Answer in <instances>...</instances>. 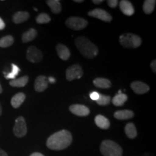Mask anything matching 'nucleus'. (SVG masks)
I'll return each mask as SVG.
<instances>
[{
  "label": "nucleus",
  "instance_id": "1",
  "mask_svg": "<svg viewBox=\"0 0 156 156\" xmlns=\"http://www.w3.org/2000/svg\"><path fill=\"white\" fill-rule=\"evenodd\" d=\"M73 136L70 132L62 129L51 134L48 138L46 146L52 151H63L71 145Z\"/></svg>",
  "mask_w": 156,
  "mask_h": 156
},
{
  "label": "nucleus",
  "instance_id": "2",
  "mask_svg": "<svg viewBox=\"0 0 156 156\" xmlns=\"http://www.w3.org/2000/svg\"><path fill=\"white\" fill-rule=\"evenodd\" d=\"M75 44L82 55L87 58H95L98 53L97 46L85 36H78L76 38Z\"/></svg>",
  "mask_w": 156,
  "mask_h": 156
},
{
  "label": "nucleus",
  "instance_id": "3",
  "mask_svg": "<svg viewBox=\"0 0 156 156\" xmlns=\"http://www.w3.org/2000/svg\"><path fill=\"white\" fill-rule=\"evenodd\" d=\"M100 151L103 156H122L121 146L112 140H103L100 146Z\"/></svg>",
  "mask_w": 156,
  "mask_h": 156
},
{
  "label": "nucleus",
  "instance_id": "4",
  "mask_svg": "<svg viewBox=\"0 0 156 156\" xmlns=\"http://www.w3.org/2000/svg\"><path fill=\"white\" fill-rule=\"evenodd\" d=\"M119 43L123 47L126 48H136L142 44V39L137 35L133 34H125L121 35Z\"/></svg>",
  "mask_w": 156,
  "mask_h": 156
},
{
  "label": "nucleus",
  "instance_id": "5",
  "mask_svg": "<svg viewBox=\"0 0 156 156\" xmlns=\"http://www.w3.org/2000/svg\"><path fill=\"white\" fill-rule=\"evenodd\" d=\"M68 28L74 30H80L87 27L88 22L85 19L80 17H69L65 21Z\"/></svg>",
  "mask_w": 156,
  "mask_h": 156
},
{
  "label": "nucleus",
  "instance_id": "6",
  "mask_svg": "<svg viewBox=\"0 0 156 156\" xmlns=\"http://www.w3.org/2000/svg\"><path fill=\"white\" fill-rule=\"evenodd\" d=\"M13 133L17 137H23L27 134V126L25 119L23 116L17 117L15 122Z\"/></svg>",
  "mask_w": 156,
  "mask_h": 156
},
{
  "label": "nucleus",
  "instance_id": "7",
  "mask_svg": "<svg viewBox=\"0 0 156 156\" xmlns=\"http://www.w3.org/2000/svg\"><path fill=\"white\" fill-rule=\"evenodd\" d=\"M83 75V68L78 64H73L66 70V78L68 81H73L75 79H80Z\"/></svg>",
  "mask_w": 156,
  "mask_h": 156
},
{
  "label": "nucleus",
  "instance_id": "8",
  "mask_svg": "<svg viewBox=\"0 0 156 156\" xmlns=\"http://www.w3.org/2000/svg\"><path fill=\"white\" fill-rule=\"evenodd\" d=\"M26 57L32 63H38L43 60V54L36 46H30L27 50Z\"/></svg>",
  "mask_w": 156,
  "mask_h": 156
},
{
  "label": "nucleus",
  "instance_id": "9",
  "mask_svg": "<svg viewBox=\"0 0 156 156\" xmlns=\"http://www.w3.org/2000/svg\"><path fill=\"white\" fill-rule=\"evenodd\" d=\"M87 15L90 17H95V18L104 21V22L110 23L112 20V16L107 12L104 9L101 8H96L93 9V10L88 12Z\"/></svg>",
  "mask_w": 156,
  "mask_h": 156
},
{
  "label": "nucleus",
  "instance_id": "10",
  "mask_svg": "<svg viewBox=\"0 0 156 156\" xmlns=\"http://www.w3.org/2000/svg\"><path fill=\"white\" fill-rule=\"evenodd\" d=\"M70 112L78 116H86L90 114V109L81 104H74L69 106Z\"/></svg>",
  "mask_w": 156,
  "mask_h": 156
},
{
  "label": "nucleus",
  "instance_id": "11",
  "mask_svg": "<svg viewBox=\"0 0 156 156\" xmlns=\"http://www.w3.org/2000/svg\"><path fill=\"white\" fill-rule=\"evenodd\" d=\"M131 87L132 90L134 91L136 94L142 95L145 94L150 90V87L147 84L142 83L141 81H134L131 84Z\"/></svg>",
  "mask_w": 156,
  "mask_h": 156
},
{
  "label": "nucleus",
  "instance_id": "12",
  "mask_svg": "<svg viewBox=\"0 0 156 156\" xmlns=\"http://www.w3.org/2000/svg\"><path fill=\"white\" fill-rule=\"evenodd\" d=\"M48 83L47 78L44 75H39L36 77V80H35V90L39 93L44 92L48 87Z\"/></svg>",
  "mask_w": 156,
  "mask_h": 156
},
{
  "label": "nucleus",
  "instance_id": "13",
  "mask_svg": "<svg viewBox=\"0 0 156 156\" xmlns=\"http://www.w3.org/2000/svg\"><path fill=\"white\" fill-rule=\"evenodd\" d=\"M119 7L123 14L126 16H132L134 13V8L130 2L127 0H122L119 2Z\"/></svg>",
  "mask_w": 156,
  "mask_h": 156
},
{
  "label": "nucleus",
  "instance_id": "14",
  "mask_svg": "<svg viewBox=\"0 0 156 156\" xmlns=\"http://www.w3.org/2000/svg\"><path fill=\"white\" fill-rule=\"evenodd\" d=\"M56 49L58 57L61 58L62 60L67 61V60L69 59L70 55H71V53H70V51L69 48H68L65 45L62 44H57V46H56Z\"/></svg>",
  "mask_w": 156,
  "mask_h": 156
},
{
  "label": "nucleus",
  "instance_id": "15",
  "mask_svg": "<svg viewBox=\"0 0 156 156\" xmlns=\"http://www.w3.org/2000/svg\"><path fill=\"white\" fill-rule=\"evenodd\" d=\"M95 123L99 128L102 129H108L110 127V122L106 117L98 114L95 117Z\"/></svg>",
  "mask_w": 156,
  "mask_h": 156
},
{
  "label": "nucleus",
  "instance_id": "16",
  "mask_svg": "<svg viewBox=\"0 0 156 156\" xmlns=\"http://www.w3.org/2000/svg\"><path fill=\"white\" fill-rule=\"evenodd\" d=\"M134 112L130 110H119L114 113L115 119L119 120H127L134 117Z\"/></svg>",
  "mask_w": 156,
  "mask_h": 156
},
{
  "label": "nucleus",
  "instance_id": "17",
  "mask_svg": "<svg viewBox=\"0 0 156 156\" xmlns=\"http://www.w3.org/2000/svg\"><path fill=\"white\" fill-rule=\"evenodd\" d=\"M30 17V14L28 12H23V11H19L13 15L12 20L15 24H20L25 22L28 20Z\"/></svg>",
  "mask_w": 156,
  "mask_h": 156
},
{
  "label": "nucleus",
  "instance_id": "18",
  "mask_svg": "<svg viewBox=\"0 0 156 156\" xmlns=\"http://www.w3.org/2000/svg\"><path fill=\"white\" fill-rule=\"evenodd\" d=\"M25 98H26V95L23 93H18L15 94L11 99V104L13 108H19L25 101Z\"/></svg>",
  "mask_w": 156,
  "mask_h": 156
},
{
  "label": "nucleus",
  "instance_id": "19",
  "mask_svg": "<svg viewBox=\"0 0 156 156\" xmlns=\"http://www.w3.org/2000/svg\"><path fill=\"white\" fill-rule=\"evenodd\" d=\"M93 84L95 87H98V88L102 89H108L112 87V83L109 80L106 78L103 77H98L93 80Z\"/></svg>",
  "mask_w": 156,
  "mask_h": 156
},
{
  "label": "nucleus",
  "instance_id": "20",
  "mask_svg": "<svg viewBox=\"0 0 156 156\" xmlns=\"http://www.w3.org/2000/svg\"><path fill=\"white\" fill-rule=\"evenodd\" d=\"M29 80V77L28 76H23L17 79L12 80L9 82V85L12 87H25L27 85Z\"/></svg>",
  "mask_w": 156,
  "mask_h": 156
},
{
  "label": "nucleus",
  "instance_id": "21",
  "mask_svg": "<svg viewBox=\"0 0 156 156\" xmlns=\"http://www.w3.org/2000/svg\"><path fill=\"white\" fill-rule=\"evenodd\" d=\"M46 4L54 14H58L62 12L61 2L58 0H47Z\"/></svg>",
  "mask_w": 156,
  "mask_h": 156
},
{
  "label": "nucleus",
  "instance_id": "22",
  "mask_svg": "<svg viewBox=\"0 0 156 156\" xmlns=\"http://www.w3.org/2000/svg\"><path fill=\"white\" fill-rule=\"evenodd\" d=\"M37 36V30L34 28H30L25 32L22 36V41L23 43H28L34 40Z\"/></svg>",
  "mask_w": 156,
  "mask_h": 156
},
{
  "label": "nucleus",
  "instance_id": "23",
  "mask_svg": "<svg viewBox=\"0 0 156 156\" xmlns=\"http://www.w3.org/2000/svg\"><path fill=\"white\" fill-rule=\"evenodd\" d=\"M124 131H125V134H126V136L129 139H134L137 135V132H136L135 126L132 122L126 124L125 128H124Z\"/></svg>",
  "mask_w": 156,
  "mask_h": 156
},
{
  "label": "nucleus",
  "instance_id": "24",
  "mask_svg": "<svg viewBox=\"0 0 156 156\" xmlns=\"http://www.w3.org/2000/svg\"><path fill=\"white\" fill-rule=\"evenodd\" d=\"M127 99V95L125 94H123V93H121V94L116 95L114 98H113L112 103L113 104L116 106H122L126 103Z\"/></svg>",
  "mask_w": 156,
  "mask_h": 156
},
{
  "label": "nucleus",
  "instance_id": "25",
  "mask_svg": "<svg viewBox=\"0 0 156 156\" xmlns=\"http://www.w3.org/2000/svg\"><path fill=\"white\" fill-rule=\"evenodd\" d=\"M156 1L155 0H145L143 3V11L145 14L150 15L155 9Z\"/></svg>",
  "mask_w": 156,
  "mask_h": 156
},
{
  "label": "nucleus",
  "instance_id": "26",
  "mask_svg": "<svg viewBox=\"0 0 156 156\" xmlns=\"http://www.w3.org/2000/svg\"><path fill=\"white\" fill-rule=\"evenodd\" d=\"M14 44V38L12 36H4L0 39V47L7 48Z\"/></svg>",
  "mask_w": 156,
  "mask_h": 156
},
{
  "label": "nucleus",
  "instance_id": "27",
  "mask_svg": "<svg viewBox=\"0 0 156 156\" xmlns=\"http://www.w3.org/2000/svg\"><path fill=\"white\" fill-rule=\"evenodd\" d=\"M112 101V98L109 95H105L100 94L99 95L98 99L96 101V102L99 106H107V105L109 104V103Z\"/></svg>",
  "mask_w": 156,
  "mask_h": 156
},
{
  "label": "nucleus",
  "instance_id": "28",
  "mask_svg": "<svg viewBox=\"0 0 156 156\" xmlns=\"http://www.w3.org/2000/svg\"><path fill=\"white\" fill-rule=\"evenodd\" d=\"M36 23L38 24H46L51 21V17L46 13H41L36 17Z\"/></svg>",
  "mask_w": 156,
  "mask_h": 156
},
{
  "label": "nucleus",
  "instance_id": "29",
  "mask_svg": "<svg viewBox=\"0 0 156 156\" xmlns=\"http://www.w3.org/2000/svg\"><path fill=\"white\" fill-rule=\"evenodd\" d=\"M12 69L11 73L7 74V75H5V77L6 79H12L14 80L16 76L18 75L19 72L20 71V68L15 64H12Z\"/></svg>",
  "mask_w": 156,
  "mask_h": 156
},
{
  "label": "nucleus",
  "instance_id": "30",
  "mask_svg": "<svg viewBox=\"0 0 156 156\" xmlns=\"http://www.w3.org/2000/svg\"><path fill=\"white\" fill-rule=\"evenodd\" d=\"M107 3H108V5L111 8H116L117 5H118L119 2L117 0H108Z\"/></svg>",
  "mask_w": 156,
  "mask_h": 156
},
{
  "label": "nucleus",
  "instance_id": "31",
  "mask_svg": "<svg viewBox=\"0 0 156 156\" xmlns=\"http://www.w3.org/2000/svg\"><path fill=\"white\" fill-rule=\"evenodd\" d=\"M99 93L98 92H95V91H94V92H92L90 94V98L92 99L93 101H96L99 98Z\"/></svg>",
  "mask_w": 156,
  "mask_h": 156
},
{
  "label": "nucleus",
  "instance_id": "32",
  "mask_svg": "<svg viewBox=\"0 0 156 156\" xmlns=\"http://www.w3.org/2000/svg\"><path fill=\"white\" fill-rule=\"evenodd\" d=\"M151 67L152 70H153V73L155 74L156 73V60L155 59H154L152 61L151 64Z\"/></svg>",
  "mask_w": 156,
  "mask_h": 156
},
{
  "label": "nucleus",
  "instance_id": "33",
  "mask_svg": "<svg viewBox=\"0 0 156 156\" xmlns=\"http://www.w3.org/2000/svg\"><path fill=\"white\" fill-rule=\"evenodd\" d=\"M5 28V23L3 21V20L0 17V30H3Z\"/></svg>",
  "mask_w": 156,
  "mask_h": 156
},
{
  "label": "nucleus",
  "instance_id": "34",
  "mask_svg": "<svg viewBox=\"0 0 156 156\" xmlns=\"http://www.w3.org/2000/svg\"><path fill=\"white\" fill-rule=\"evenodd\" d=\"M0 156H8L7 153L0 148Z\"/></svg>",
  "mask_w": 156,
  "mask_h": 156
},
{
  "label": "nucleus",
  "instance_id": "35",
  "mask_svg": "<svg viewBox=\"0 0 156 156\" xmlns=\"http://www.w3.org/2000/svg\"><path fill=\"white\" fill-rule=\"evenodd\" d=\"M92 2L95 4V5H99V4L103 2V0H93Z\"/></svg>",
  "mask_w": 156,
  "mask_h": 156
},
{
  "label": "nucleus",
  "instance_id": "36",
  "mask_svg": "<svg viewBox=\"0 0 156 156\" xmlns=\"http://www.w3.org/2000/svg\"><path fill=\"white\" fill-rule=\"evenodd\" d=\"M30 156H44V155H43L42 153H38V152H36V153H32Z\"/></svg>",
  "mask_w": 156,
  "mask_h": 156
},
{
  "label": "nucleus",
  "instance_id": "37",
  "mask_svg": "<svg viewBox=\"0 0 156 156\" xmlns=\"http://www.w3.org/2000/svg\"><path fill=\"white\" fill-rule=\"evenodd\" d=\"M48 81H49V83H55V82H56L55 79H54L53 77H49V79H48Z\"/></svg>",
  "mask_w": 156,
  "mask_h": 156
},
{
  "label": "nucleus",
  "instance_id": "38",
  "mask_svg": "<svg viewBox=\"0 0 156 156\" xmlns=\"http://www.w3.org/2000/svg\"><path fill=\"white\" fill-rule=\"evenodd\" d=\"M74 2L76 3H82V2H83L84 0H74Z\"/></svg>",
  "mask_w": 156,
  "mask_h": 156
},
{
  "label": "nucleus",
  "instance_id": "39",
  "mask_svg": "<svg viewBox=\"0 0 156 156\" xmlns=\"http://www.w3.org/2000/svg\"><path fill=\"white\" fill-rule=\"evenodd\" d=\"M2 108L1 104H0V116L2 115Z\"/></svg>",
  "mask_w": 156,
  "mask_h": 156
},
{
  "label": "nucleus",
  "instance_id": "40",
  "mask_svg": "<svg viewBox=\"0 0 156 156\" xmlns=\"http://www.w3.org/2000/svg\"><path fill=\"white\" fill-rule=\"evenodd\" d=\"M2 91H3L2 87V86H1V84H0V94H1V93H2Z\"/></svg>",
  "mask_w": 156,
  "mask_h": 156
}]
</instances>
